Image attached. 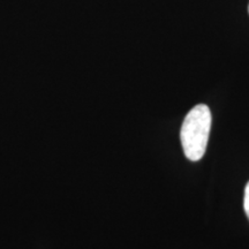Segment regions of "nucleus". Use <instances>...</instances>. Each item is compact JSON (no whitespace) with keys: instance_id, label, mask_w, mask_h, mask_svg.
<instances>
[{"instance_id":"obj_2","label":"nucleus","mask_w":249,"mask_h":249,"mask_svg":"<svg viewBox=\"0 0 249 249\" xmlns=\"http://www.w3.org/2000/svg\"><path fill=\"white\" fill-rule=\"evenodd\" d=\"M244 209H245V213H246V214H247V217L249 219V181H248L247 185H246V188H245Z\"/></svg>"},{"instance_id":"obj_3","label":"nucleus","mask_w":249,"mask_h":249,"mask_svg":"<svg viewBox=\"0 0 249 249\" xmlns=\"http://www.w3.org/2000/svg\"><path fill=\"white\" fill-rule=\"evenodd\" d=\"M248 12H249V6H248Z\"/></svg>"},{"instance_id":"obj_1","label":"nucleus","mask_w":249,"mask_h":249,"mask_svg":"<svg viewBox=\"0 0 249 249\" xmlns=\"http://www.w3.org/2000/svg\"><path fill=\"white\" fill-rule=\"evenodd\" d=\"M211 112L208 105L198 104L187 113L183 119L180 139L187 160L198 161L208 147L211 129Z\"/></svg>"}]
</instances>
